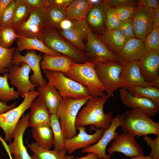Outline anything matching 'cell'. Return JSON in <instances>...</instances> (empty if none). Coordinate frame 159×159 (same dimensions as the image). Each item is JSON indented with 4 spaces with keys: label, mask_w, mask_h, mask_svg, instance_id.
<instances>
[{
    "label": "cell",
    "mask_w": 159,
    "mask_h": 159,
    "mask_svg": "<svg viewBox=\"0 0 159 159\" xmlns=\"http://www.w3.org/2000/svg\"><path fill=\"white\" fill-rule=\"evenodd\" d=\"M38 97L45 104L51 114L56 113L62 97L57 90L49 82L43 86H38Z\"/></svg>",
    "instance_id": "484cf974"
},
{
    "label": "cell",
    "mask_w": 159,
    "mask_h": 159,
    "mask_svg": "<svg viewBox=\"0 0 159 159\" xmlns=\"http://www.w3.org/2000/svg\"><path fill=\"white\" fill-rule=\"evenodd\" d=\"M39 95L38 92L35 90L25 94L24 100L18 106L0 114V127L4 132L6 141L11 142L15 128L20 118Z\"/></svg>",
    "instance_id": "ba28073f"
},
{
    "label": "cell",
    "mask_w": 159,
    "mask_h": 159,
    "mask_svg": "<svg viewBox=\"0 0 159 159\" xmlns=\"http://www.w3.org/2000/svg\"><path fill=\"white\" fill-rule=\"evenodd\" d=\"M144 44L145 54L159 51V26H153L151 31L145 38Z\"/></svg>",
    "instance_id": "d590c367"
},
{
    "label": "cell",
    "mask_w": 159,
    "mask_h": 159,
    "mask_svg": "<svg viewBox=\"0 0 159 159\" xmlns=\"http://www.w3.org/2000/svg\"><path fill=\"white\" fill-rule=\"evenodd\" d=\"M47 10L50 26L57 29L60 22L66 17L65 9L55 7L49 4Z\"/></svg>",
    "instance_id": "8d00e7d4"
},
{
    "label": "cell",
    "mask_w": 159,
    "mask_h": 159,
    "mask_svg": "<svg viewBox=\"0 0 159 159\" xmlns=\"http://www.w3.org/2000/svg\"><path fill=\"white\" fill-rule=\"evenodd\" d=\"M113 8L119 19L121 21L132 18L136 7L125 6L113 7Z\"/></svg>",
    "instance_id": "ee69618b"
},
{
    "label": "cell",
    "mask_w": 159,
    "mask_h": 159,
    "mask_svg": "<svg viewBox=\"0 0 159 159\" xmlns=\"http://www.w3.org/2000/svg\"><path fill=\"white\" fill-rule=\"evenodd\" d=\"M98 77L103 84L108 97H112L114 92L122 87V63L112 62L95 64Z\"/></svg>",
    "instance_id": "9c48e42d"
},
{
    "label": "cell",
    "mask_w": 159,
    "mask_h": 159,
    "mask_svg": "<svg viewBox=\"0 0 159 159\" xmlns=\"http://www.w3.org/2000/svg\"><path fill=\"white\" fill-rule=\"evenodd\" d=\"M124 115L122 126L124 132L138 137L150 134L159 135V123L154 121L141 109L131 108L127 110Z\"/></svg>",
    "instance_id": "7a4b0ae2"
},
{
    "label": "cell",
    "mask_w": 159,
    "mask_h": 159,
    "mask_svg": "<svg viewBox=\"0 0 159 159\" xmlns=\"http://www.w3.org/2000/svg\"><path fill=\"white\" fill-rule=\"evenodd\" d=\"M132 95L137 97H145L152 100L159 105L158 87L134 86L125 88Z\"/></svg>",
    "instance_id": "1f68e13d"
},
{
    "label": "cell",
    "mask_w": 159,
    "mask_h": 159,
    "mask_svg": "<svg viewBox=\"0 0 159 159\" xmlns=\"http://www.w3.org/2000/svg\"><path fill=\"white\" fill-rule=\"evenodd\" d=\"M138 1L134 0H106L104 3L111 7L132 6L135 7Z\"/></svg>",
    "instance_id": "f6af8a7d"
},
{
    "label": "cell",
    "mask_w": 159,
    "mask_h": 159,
    "mask_svg": "<svg viewBox=\"0 0 159 159\" xmlns=\"http://www.w3.org/2000/svg\"><path fill=\"white\" fill-rule=\"evenodd\" d=\"M107 151L110 155L117 152L130 158L144 154L143 150L137 143L135 136L126 132L119 134L116 137Z\"/></svg>",
    "instance_id": "9a60e30c"
},
{
    "label": "cell",
    "mask_w": 159,
    "mask_h": 159,
    "mask_svg": "<svg viewBox=\"0 0 159 159\" xmlns=\"http://www.w3.org/2000/svg\"><path fill=\"white\" fill-rule=\"evenodd\" d=\"M31 70L24 62L20 66L12 64L8 69V78L10 84L16 88L20 96L23 97L25 94L35 90V87H38L30 80L29 74Z\"/></svg>",
    "instance_id": "7c38bea8"
},
{
    "label": "cell",
    "mask_w": 159,
    "mask_h": 159,
    "mask_svg": "<svg viewBox=\"0 0 159 159\" xmlns=\"http://www.w3.org/2000/svg\"><path fill=\"white\" fill-rule=\"evenodd\" d=\"M40 63L43 69L61 72L64 74L67 73L75 63L68 57L61 54L57 56L44 54Z\"/></svg>",
    "instance_id": "603a6c76"
},
{
    "label": "cell",
    "mask_w": 159,
    "mask_h": 159,
    "mask_svg": "<svg viewBox=\"0 0 159 159\" xmlns=\"http://www.w3.org/2000/svg\"><path fill=\"white\" fill-rule=\"evenodd\" d=\"M42 57L40 54H37L34 50L27 51L25 55H22L16 48L14 53L12 64L20 66L23 62L26 63L33 72L30 78L31 81L38 86H43L47 82L43 78L40 69V63Z\"/></svg>",
    "instance_id": "4fadbf2b"
},
{
    "label": "cell",
    "mask_w": 159,
    "mask_h": 159,
    "mask_svg": "<svg viewBox=\"0 0 159 159\" xmlns=\"http://www.w3.org/2000/svg\"><path fill=\"white\" fill-rule=\"evenodd\" d=\"M69 159H99L97 155L95 153L92 152L88 153L85 156L77 158H73Z\"/></svg>",
    "instance_id": "f5cc1de1"
},
{
    "label": "cell",
    "mask_w": 159,
    "mask_h": 159,
    "mask_svg": "<svg viewBox=\"0 0 159 159\" xmlns=\"http://www.w3.org/2000/svg\"><path fill=\"white\" fill-rule=\"evenodd\" d=\"M105 29L111 30L116 29L120 21L118 17L114 8L106 5L105 8Z\"/></svg>",
    "instance_id": "ab89813d"
},
{
    "label": "cell",
    "mask_w": 159,
    "mask_h": 159,
    "mask_svg": "<svg viewBox=\"0 0 159 159\" xmlns=\"http://www.w3.org/2000/svg\"><path fill=\"white\" fill-rule=\"evenodd\" d=\"M48 82L57 90L62 97L80 99L91 96L87 89L83 85L73 80L58 71L43 70Z\"/></svg>",
    "instance_id": "8992f818"
},
{
    "label": "cell",
    "mask_w": 159,
    "mask_h": 159,
    "mask_svg": "<svg viewBox=\"0 0 159 159\" xmlns=\"http://www.w3.org/2000/svg\"><path fill=\"white\" fill-rule=\"evenodd\" d=\"M16 107V103L8 105L6 103L0 101V114L6 112Z\"/></svg>",
    "instance_id": "681fc988"
},
{
    "label": "cell",
    "mask_w": 159,
    "mask_h": 159,
    "mask_svg": "<svg viewBox=\"0 0 159 159\" xmlns=\"http://www.w3.org/2000/svg\"><path fill=\"white\" fill-rule=\"evenodd\" d=\"M137 5L148 8L155 9L159 7L157 0H140L138 1Z\"/></svg>",
    "instance_id": "bcb514c9"
},
{
    "label": "cell",
    "mask_w": 159,
    "mask_h": 159,
    "mask_svg": "<svg viewBox=\"0 0 159 159\" xmlns=\"http://www.w3.org/2000/svg\"><path fill=\"white\" fill-rule=\"evenodd\" d=\"M76 129L79 131L77 135L71 138L64 140V150L69 154L78 149H83L95 144L103 136L105 130L93 127L92 129H94L95 132L90 135L86 132V128L84 127H79Z\"/></svg>",
    "instance_id": "5bb4252c"
},
{
    "label": "cell",
    "mask_w": 159,
    "mask_h": 159,
    "mask_svg": "<svg viewBox=\"0 0 159 159\" xmlns=\"http://www.w3.org/2000/svg\"><path fill=\"white\" fill-rule=\"evenodd\" d=\"M48 5L32 8L30 15L24 22L14 28L19 37L40 40L43 32L49 25L47 10Z\"/></svg>",
    "instance_id": "52a82bcc"
},
{
    "label": "cell",
    "mask_w": 159,
    "mask_h": 159,
    "mask_svg": "<svg viewBox=\"0 0 159 159\" xmlns=\"http://www.w3.org/2000/svg\"><path fill=\"white\" fill-rule=\"evenodd\" d=\"M16 0H12L7 5L2 14L0 21V27H6L10 26L13 19Z\"/></svg>",
    "instance_id": "60d3db41"
},
{
    "label": "cell",
    "mask_w": 159,
    "mask_h": 159,
    "mask_svg": "<svg viewBox=\"0 0 159 159\" xmlns=\"http://www.w3.org/2000/svg\"><path fill=\"white\" fill-rule=\"evenodd\" d=\"M153 26H159V7L153 9Z\"/></svg>",
    "instance_id": "f907efd6"
},
{
    "label": "cell",
    "mask_w": 159,
    "mask_h": 159,
    "mask_svg": "<svg viewBox=\"0 0 159 159\" xmlns=\"http://www.w3.org/2000/svg\"><path fill=\"white\" fill-rule=\"evenodd\" d=\"M19 37L13 27H0V47L7 49L10 48L15 39Z\"/></svg>",
    "instance_id": "74e56055"
},
{
    "label": "cell",
    "mask_w": 159,
    "mask_h": 159,
    "mask_svg": "<svg viewBox=\"0 0 159 159\" xmlns=\"http://www.w3.org/2000/svg\"><path fill=\"white\" fill-rule=\"evenodd\" d=\"M8 71L0 76V100L7 103L9 101L18 99L20 95L17 91L11 87L8 82Z\"/></svg>",
    "instance_id": "e575fe53"
},
{
    "label": "cell",
    "mask_w": 159,
    "mask_h": 159,
    "mask_svg": "<svg viewBox=\"0 0 159 159\" xmlns=\"http://www.w3.org/2000/svg\"><path fill=\"white\" fill-rule=\"evenodd\" d=\"M144 39H129L117 57L121 62L139 61L145 54Z\"/></svg>",
    "instance_id": "7402d4cb"
},
{
    "label": "cell",
    "mask_w": 159,
    "mask_h": 159,
    "mask_svg": "<svg viewBox=\"0 0 159 159\" xmlns=\"http://www.w3.org/2000/svg\"><path fill=\"white\" fill-rule=\"evenodd\" d=\"M29 114V127L47 123L50 125V114L45 103L39 97L32 102Z\"/></svg>",
    "instance_id": "d4e9b609"
},
{
    "label": "cell",
    "mask_w": 159,
    "mask_h": 159,
    "mask_svg": "<svg viewBox=\"0 0 159 159\" xmlns=\"http://www.w3.org/2000/svg\"><path fill=\"white\" fill-rule=\"evenodd\" d=\"M97 35L116 56L121 51L128 40L117 29L106 30L102 34Z\"/></svg>",
    "instance_id": "4316f807"
},
{
    "label": "cell",
    "mask_w": 159,
    "mask_h": 159,
    "mask_svg": "<svg viewBox=\"0 0 159 159\" xmlns=\"http://www.w3.org/2000/svg\"><path fill=\"white\" fill-rule=\"evenodd\" d=\"M108 99L105 93L99 97L91 96L78 114L75 122L76 128L90 125L98 129H108L113 113V110L107 113L104 112V106Z\"/></svg>",
    "instance_id": "6da1fadb"
},
{
    "label": "cell",
    "mask_w": 159,
    "mask_h": 159,
    "mask_svg": "<svg viewBox=\"0 0 159 159\" xmlns=\"http://www.w3.org/2000/svg\"><path fill=\"white\" fill-rule=\"evenodd\" d=\"M106 4L103 2L92 7L88 12L85 20L90 30L100 35L105 31V14Z\"/></svg>",
    "instance_id": "cb8c5ba5"
},
{
    "label": "cell",
    "mask_w": 159,
    "mask_h": 159,
    "mask_svg": "<svg viewBox=\"0 0 159 159\" xmlns=\"http://www.w3.org/2000/svg\"><path fill=\"white\" fill-rule=\"evenodd\" d=\"M40 40L49 49L68 57L76 63L87 62L85 52L63 38L53 27L49 26L43 32Z\"/></svg>",
    "instance_id": "277c9868"
},
{
    "label": "cell",
    "mask_w": 159,
    "mask_h": 159,
    "mask_svg": "<svg viewBox=\"0 0 159 159\" xmlns=\"http://www.w3.org/2000/svg\"><path fill=\"white\" fill-rule=\"evenodd\" d=\"M85 52L87 62L94 64L120 62L117 56L109 48L98 35L90 29L87 34Z\"/></svg>",
    "instance_id": "30bf717a"
},
{
    "label": "cell",
    "mask_w": 159,
    "mask_h": 159,
    "mask_svg": "<svg viewBox=\"0 0 159 159\" xmlns=\"http://www.w3.org/2000/svg\"><path fill=\"white\" fill-rule=\"evenodd\" d=\"M92 7L89 0H73L65 9L66 17L75 21L85 20Z\"/></svg>",
    "instance_id": "f546056e"
},
{
    "label": "cell",
    "mask_w": 159,
    "mask_h": 159,
    "mask_svg": "<svg viewBox=\"0 0 159 159\" xmlns=\"http://www.w3.org/2000/svg\"><path fill=\"white\" fill-rule=\"evenodd\" d=\"M124 114L118 113L112 118L109 127L105 130L100 140L96 143L82 150L83 153L92 152L96 154L100 159H111V155L106 153L108 144L119 134L116 130L120 126L122 127Z\"/></svg>",
    "instance_id": "8fae6325"
},
{
    "label": "cell",
    "mask_w": 159,
    "mask_h": 159,
    "mask_svg": "<svg viewBox=\"0 0 159 159\" xmlns=\"http://www.w3.org/2000/svg\"><path fill=\"white\" fill-rule=\"evenodd\" d=\"M127 159H153L149 155L145 156L144 155L133 156L130 158Z\"/></svg>",
    "instance_id": "11a10c76"
},
{
    "label": "cell",
    "mask_w": 159,
    "mask_h": 159,
    "mask_svg": "<svg viewBox=\"0 0 159 159\" xmlns=\"http://www.w3.org/2000/svg\"><path fill=\"white\" fill-rule=\"evenodd\" d=\"M24 1L32 8H37L47 6L48 0H23Z\"/></svg>",
    "instance_id": "c3c4849f"
},
{
    "label": "cell",
    "mask_w": 159,
    "mask_h": 159,
    "mask_svg": "<svg viewBox=\"0 0 159 159\" xmlns=\"http://www.w3.org/2000/svg\"><path fill=\"white\" fill-rule=\"evenodd\" d=\"M50 122L53 136L54 150L60 152L64 150V140L59 123V119L56 113L50 115Z\"/></svg>",
    "instance_id": "d6a6232c"
},
{
    "label": "cell",
    "mask_w": 159,
    "mask_h": 159,
    "mask_svg": "<svg viewBox=\"0 0 159 159\" xmlns=\"http://www.w3.org/2000/svg\"><path fill=\"white\" fill-rule=\"evenodd\" d=\"M143 138L151 148V152L149 155L153 159H159V135H157L154 140L147 135Z\"/></svg>",
    "instance_id": "7bdbcfd3"
},
{
    "label": "cell",
    "mask_w": 159,
    "mask_h": 159,
    "mask_svg": "<svg viewBox=\"0 0 159 159\" xmlns=\"http://www.w3.org/2000/svg\"><path fill=\"white\" fill-rule=\"evenodd\" d=\"M119 93L121 102L127 107L140 109L150 117L154 116L159 111V105L150 99L134 96L123 88Z\"/></svg>",
    "instance_id": "ffe728a7"
},
{
    "label": "cell",
    "mask_w": 159,
    "mask_h": 159,
    "mask_svg": "<svg viewBox=\"0 0 159 159\" xmlns=\"http://www.w3.org/2000/svg\"><path fill=\"white\" fill-rule=\"evenodd\" d=\"M17 39L18 40L16 49L19 52L25 49L27 51L36 50L44 54L52 56L61 54L49 49L40 40L24 37H19Z\"/></svg>",
    "instance_id": "f1b7e54d"
},
{
    "label": "cell",
    "mask_w": 159,
    "mask_h": 159,
    "mask_svg": "<svg viewBox=\"0 0 159 159\" xmlns=\"http://www.w3.org/2000/svg\"><path fill=\"white\" fill-rule=\"evenodd\" d=\"M80 99L69 97H62L60 101L56 114L65 139L71 138L77 134L75 126L76 118L79 111L91 97Z\"/></svg>",
    "instance_id": "3957f363"
},
{
    "label": "cell",
    "mask_w": 159,
    "mask_h": 159,
    "mask_svg": "<svg viewBox=\"0 0 159 159\" xmlns=\"http://www.w3.org/2000/svg\"><path fill=\"white\" fill-rule=\"evenodd\" d=\"M11 0H0V21L5 8Z\"/></svg>",
    "instance_id": "816d5d0a"
},
{
    "label": "cell",
    "mask_w": 159,
    "mask_h": 159,
    "mask_svg": "<svg viewBox=\"0 0 159 159\" xmlns=\"http://www.w3.org/2000/svg\"><path fill=\"white\" fill-rule=\"evenodd\" d=\"M64 75L85 86L91 96L99 97L105 93L104 87L98 77L95 64L92 63L88 62L82 64L74 63L69 72Z\"/></svg>",
    "instance_id": "5b68a950"
},
{
    "label": "cell",
    "mask_w": 159,
    "mask_h": 159,
    "mask_svg": "<svg viewBox=\"0 0 159 159\" xmlns=\"http://www.w3.org/2000/svg\"><path fill=\"white\" fill-rule=\"evenodd\" d=\"M73 1V0H48V1L50 5L66 9Z\"/></svg>",
    "instance_id": "7dc6e473"
},
{
    "label": "cell",
    "mask_w": 159,
    "mask_h": 159,
    "mask_svg": "<svg viewBox=\"0 0 159 159\" xmlns=\"http://www.w3.org/2000/svg\"><path fill=\"white\" fill-rule=\"evenodd\" d=\"M139 62L140 73L145 80L159 85V51L146 53Z\"/></svg>",
    "instance_id": "44dd1931"
},
{
    "label": "cell",
    "mask_w": 159,
    "mask_h": 159,
    "mask_svg": "<svg viewBox=\"0 0 159 159\" xmlns=\"http://www.w3.org/2000/svg\"><path fill=\"white\" fill-rule=\"evenodd\" d=\"M16 49L14 47L7 49L0 47V74L8 71L12 64L14 53Z\"/></svg>",
    "instance_id": "f35d334b"
},
{
    "label": "cell",
    "mask_w": 159,
    "mask_h": 159,
    "mask_svg": "<svg viewBox=\"0 0 159 159\" xmlns=\"http://www.w3.org/2000/svg\"><path fill=\"white\" fill-rule=\"evenodd\" d=\"M0 141L2 143V144L4 147V148L5 149L7 152V153L9 155L10 159H13L11 156V154L9 151L8 147V145L6 144V143L5 141H6L4 139H3L1 137H0Z\"/></svg>",
    "instance_id": "db71d44e"
},
{
    "label": "cell",
    "mask_w": 159,
    "mask_h": 159,
    "mask_svg": "<svg viewBox=\"0 0 159 159\" xmlns=\"http://www.w3.org/2000/svg\"><path fill=\"white\" fill-rule=\"evenodd\" d=\"M32 8L23 0H16V4L10 26L14 28L25 21L29 16Z\"/></svg>",
    "instance_id": "836d02e7"
},
{
    "label": "cell",
    "mask_w": 159,
    "mask_h": 159,
    "mask_svg": "<svg viewBox=\"0 0 159 159\" xmlns=\"http://www.w3.org/2000/svg\"><path fill=\"white\" fill-rule=\"evenodd\" d=\"M32 136L40 146L50 150L53 145V136L50 125L45 123L32 127Z\"/></svg>",
    "instance_id": "83f0119b"
},
{
    "label": "cell",
    "mask_w": 159,
    "mask_h": 159,
    "mask_svg": "<svg viewBox=\"0 0 159 159\" xmlns=\"http://www.w3.org/2000/svg\"><path fill=\"white\" fill-rule=\"evenodd\" d=\"M122 62L123 65L122 88L134 86L159 87V85L145 80L140 73L139 61Z\"/></svg>",
    "instance_id": "d6986e66"
},
{
    "label": "cell",
    "mask_w": 159,
    "mask_h": 159,
    "mask_svg": "<svg viewBox=\"0 0 159 159\" xmlns=\"http://www.w3.org/2000/svg\"><path fill=\"white\" fill-rule=\"evenodd\" d=\"M27 145L34 153L31 156L32 159H69L73 158L72 156L66 155L64 150L60 152L50 150L40 146L35 142L27 143Z\"/></svg>",
    "instance_id": "4dcf8cb0"
},
{
    "label": "cell",
    "mask_w": 159,
    "mask_h": 159,
    "mask_svg": "<svg viewBox=\"0 0 159 159\" xmlns=\"http://www.w3.org/2000/svg\"><path fill=\"white\" fill-rule=\"evenodd\" d=\"M153 9L138 6L132 18L135 36L144 39L153 26Z\"/></svg>",
    "instance_id": "ac0fdd59"
},
{
    "label": "cell",
    "mask_w": 159,
    "mask_h": 159,
    "mask_svg": "<svg viewBox=\"0 0 159 159\" xmlns=\"http://www.w3.org/2000/svg\"><path fill=\"white\" fill-rule=\"evenodd\" d=\"M90 29L85 20L73 21L68 28L57 31L63 38L82 51L85 52L87 33Z\"/></svg>",
    "instance_id": "2e32d148"
},
{
    "label": "cell",
    "mask_w": 159,
    "mask_h": 159,
    "mask_svg": "<svg viewBox=\"0 0 159 159\" xmlns=\"http://www.w3.org/2000/svg\"><path fill=\"white\" fill-rule=\"evenodd\" d=\"M29 114L23 115L15 128L13 135L14 140L8 145L9 152L14 155V159H32L24 145L23 136L29 127Z\"/></svg>",
    "instance_id": "e0dca14e"
},
{
    "label": "cell",
    "mask_w": 159,
    "mask_h": 159,
    "mask_svg": "<svg viewBox=\"0 0 159 159\" xmlns=\"http://www.w3.org/2000/svg\"><path fill=\"white\" fill-rule=\"evenodd\" d=\"M117 29L128 39L135 38L132 18L121 21Z\"/></svg>",
    "instance_id": "b9f144b4"
}]
</instances>
